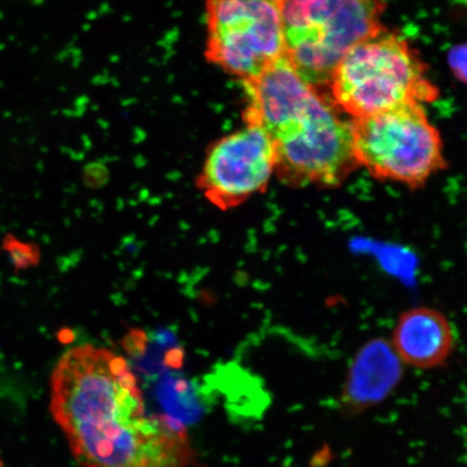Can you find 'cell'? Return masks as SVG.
I'll return each instance as SVG.
<instances>
[{
  "instance_id": "6da1fadb",
  "label": "cell",
  "mask_w": 467,
  "mask_h": 467,
  "mask_svg": "<svg viewBox=\"0 0 467 467\" xmlns=\"http://www.w3.org/2000/svg\"><path fill=\"white\" fill-rule=\"evenodd\" d=\"M50 411L80 467H200L182 424L150 413L127 360L69 348L52 371Z\"/></svg>"
},
{
  "instance_id": "7a4b0ae2",
  "label": "cell",
  "mask_w": 467,
  "mask_h": 467,
  "mask_svg": "<svg viewBox=\"0 0 467 467\" xmlns=\"http://www.w3.org/2000/svg\"><path fill=\"white\" fill-rule=\"evenodd\" d=\"M243 86L244 124L259 126L270 136L280 182L296 189H336L359 167L350 122L287 57Z\"/></svg>"
},
{
  "instance_id": "3957f363",
  "label": "cell",
  "mask_w": 467,
  "mask_h": 467,
  "mask_svg": "<svg viewBox=\"0 0 467 467\" xmlns=\"http://www.w3.org/2000/svg\"><path fill=\"white\" fill-rule=\"evenodd\" d=\"M329 87L332 102L353 119L433 102L440 95L416 50L384 28L343 56Z\"/></svg>"
},
{
  "instance_id": "277c9868",
  "label": "cell",
  "mask_w": 467,
  "mask_h": 467,
  "mask_svg": "<svg viewBox=\"0 0 467 467\" xmlns=\"http://www.w3.org/2000/svg\"><path fill=\"white\" fill-rule=\"evenodd\" d=\"M285 54L309 85L329 86L353 46L383 28L385 0H283Z\"/></svg>"
},
{
  "instance_id": "5b68a950",
  "label": "cell",
  "mask_w": 467,
  "mask_h": 467,
  "mask_svg": "<svg viewBox=\"0 0 467 467\" xmlns=\"http://www.w3.org/2000/svg\"><path fill=\"white\" fill-rule=\"evenodd\" d=\"M350 127L356 161L376 179L420 189L446 167L441 134L422 105L356 119Z\"/></svg>"
},
{
  "instance_id": "8992f818",
  "label": "cell",
  "mask_w": 467,
  "mask_h": 467,
  "mask_svg": "<svg viewBox=\"0 0 467 467\" xmlns=\"http://www.w3.org/2000/svg\"><path fill=\"white\" fill-rule=\"evenodd\" d=\"M283 0H206L207 61L244 83L285 54Z\"/></svg>"
},
{
  "instance_id": "52a82bcc",
  "label": "cell",
  "mask_w": 467,
  "mask_h": 467,
  "mask_svg": "<svg viewBox=\"0 0 467 467\" xmlns=\"http://www.w3.org/2000/svg\"><path fill=\"white\" fill-rule=\"evenodd\" d=\"M275 168L270 136L244 124L209 146L196 184L213 206L227 212L265 192Z\"/></svg>"
},
{
  "instance_id": "ba28073f",
  "label": "cell",
  "mask_w": 467,
  "mask_h": 467,
  "mask_svg": "<svg viewBox=\"0 0 467 467\" xmlns=\"http://www.w3.org/2000/svg\"><path fill=\"white\" fill-rule=\"evenodd\" d=\"M389 343L402 364L429 370L445 365L451 358L457 335L442 312L414 306L400 315Z\"/></svg>"
},
{
  "instance_id": "9c48e42d",
  "label": "cell",
  "mask_w": 467,
  "mask_h": 467,
  "mask_svg": "<svg viewBox=\"0 0 467 467\" xmlns=\"http://www.w3.org/2000/svg\"><path fill=\"white\" fill-rule=\"evenodd\" d=\"M401 361L390 343L371 341L356 356L342 394L344 409L363 412L382 402L401 379Z\"/></svg>"
},
{
  "instance_id": "30bf717a",
  "label": "cell",
  "mask_w": 467,
  "mask_h": 467,
  "mask_svg": "<svg viewBox=\"0 0 467 467\" xmlns=\"http://www.w3.org/2000/svg\"><path fill=\"white\" fill-rule=\"evenodd\" d=\"M0 467H4L2 459H0Z\"/></svg>"
}]
</instances>
